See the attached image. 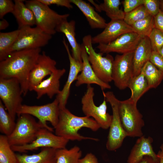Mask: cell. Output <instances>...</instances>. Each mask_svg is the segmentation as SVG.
<instances>
[{
  "label": "cell",
  "instance_id": "41",
  "mask_svg": "<svg viewBox=\"0 0 163 163\" xmlns=\"http://www.w3.org/2000/svg\"><path fill=\"white\" fill-rule=\"evenodd\" d=\"M155 28L163 33V11L161 9L159 12L154 16Z\"/></svg>",
  "mask_w": 163,
  "mask_h": 163
},
{
  "label": "cell",
  "instance_id": "24",
  "mask_svg": "<svg viewBox=\"0 0 163 163\" xmlns=\"http://www.w3.org/2000/svg\"><path fill=\"white\" fill-rule=\"evenodd\" d=\"M24 1H14V7L12 13L16 19L19 29L26 27H32L36 24L33 12L27 6Z\"/></svg>",
  "mask_w": 163,
  "mask_h": 163
},
{
  "label": "cell",
  "instance_id": "9",
  "mask_svg": "<svg viewBox=\"0 0 163 163\" xmlns=\"http://www.w3.org/2000/svg\"><path fill=\"white\" fill-rule=\"evenodd\" d=\"M19 29L18 36L10 50V55L16 51L41 48L46 45L52 37V35L36 26L26 27Z\"/></svg>",
  "mask_w": 163,
  "mask_h": 163
},
{
  "label": "cell",
  "instance_id": "25",
  "mask_svg": "<svg viewBox=\"0 0 163 163\" xmlns=\"http://www.w3.org/2000/svg\"><path fill=\"white\" fill-rule=\"evenodd\" d=\"M56 150L52 148H44L37 154H17L18 163H56Z\"/></svg>",
  "mask_w": 163,
  "mask_h": 163
},
{
  "label": "cell",
  "instance_id": "4",
  "mask_svg": "<svg viewBox=\"0 0 163 163\" xmlns=\"http://www.w3.org/2000/svg\"><path fill=\"white\" fill-rule=\"evenodd\" d=\"M18 117L13 131L7 136L11 146L30 143L36 139L40 130L45 128L40 122L37 121L30 115L23 114Z\"/></svg>",
  "mask_w": 163,
  "mask_h": 163
},
{
  "label": "cell",
  "instance_id": "32",
  "mask_svg": "<svg viewBox=\"0 0 163 163\" xmlns=\"http://www.w3.org/2000/svg\"><path fill=\"white\" fill-rule=\"evenodd\" d=\"M6 110L0 100V130L4 135L8 136L13 131L16 123Z\"/></svg>",
  "mask_w": 163,
  "mask_h": 163
},
{
  "label": "cell",
  "instance_id": "37",
  "mask_svg": "<svg viewBox=\"0 0 163 163\" xmlns=\"http://www.w3.org/2000/svg\"><path fill=\"white\" fill-rule=\"evenodd\" d=\"M14 7V2L12 0H0V19L3 18L8 13H12Z\"/></svg>",
  "mask_w": 163,
  "mask_h": 163
},
{
  "label": "cell",
  "instance_id": "5",
  "mask_svg": "<svg viewBox=\"0 0 163 163\" xmlns=\"http://www.w3.org/2000/svg\"><path fill=\"white\" fill-rule=\"evenodd\" d=\"M137 104L130 98L120 101V118L127 136L139 137L143 136L142 129L144 126V122L142 115L137 108Z\"/></svg>",
  "mask_w": 163,
  "mask_h": 163
},
{
  "label": "cell",
  "instance_id": "46",
  "mask_svg": "<svg viewBox=\"0 0 163 163\" xmlns=\"http://www.w3.org/2000/svg\"><path fill=\"white\" fill-rule=\"evenodd\" d=\"M88 1L90 2L92 4H93L96 10L97 11H98V12H101L100 7H99V5H97V4H96L93 1L90 0H88Z\"/></svg>",
  "mask_w": 163,
  "mask_h": 163
},
{
  "label": "cell",
  "instance_id": "10",
  "mask_svg": "<svg viewBox=\"0 0 163 163\" xmlns=\"http://www.w3.org/2000/svg\"><path fill=\"white\" fill-rule=\"evenodd\" d=\"M22 95L21 86L17 79L0 78V100L14 120L22 105Z\"/></svg>",
  "mask_w": 163,
  "mask_h": 163
},
{
  "label": "cell",
  "instance_id": "28",
  "mask_svg": "<svg viewBox=\"0 0 163 163\" xmlns=\"http://www.w3.org/2000/svg\"><path fill=\"white\" fill-rule=\"evenodd\" d=\"M20 29L8 32L0 33V61L6 58L10 55L9 51L17 40Z\"/></svg>",
  "mask_w": 163,
  "mask_h": 163
},
{
  "label": "cell",
  "instance_id": "21",
  "mask_svg": "<svg viewBox=\"0 0 163 163\" xmlns=\"http://www.w3.org/2000/svg\"><path fill=\"white\" fill-rule=\"evenodd\" d=\"M152 51L148 37H142L133 52V77L139 75L144 65L149 61Z\"/></svg>",
  "mask_w": 163,
  "mask_h": 163
},
{
  "label": "cell",
  "instance_id": "38",
  "mask_svg": "<svg viewBox=\"0 0 163 163\" xmlns=\"http://www.w3.org/2000/svg\"><path fill=\"white\" fill-rule=\"evenodd\" d=\"M125 14L130 12L143 5L144 0H124L122 2Z\"/></svg>",
  "mask_w": 163,
  "mask_h": 163
},
{
  "label": "cell",
  "instance_id": "39",
  "mask_svg": "<svg viewBox=\"0 0 163 163\" xmlns=\"http://www.w3.org/2000/svg\"><path fill=\"white\" fill-rule=\"evenodd\" d=\"M149 61L163 73V57L158 52L152 50Z\"/></svg>",
  "mask_w": 163,
  "mask_h": 163
},
{
  "label": "cell",
  "instance_id": "36",
  "mask_svg": "<svg viewBox=\"0 0 163 163\" xmlns=\"http://www.w3.org/2000/svg\"><path fill=\"white\" fill-rule=\"evenodd\" d=\"M143 5L149 15L153 17L158 14L160 9V0H144Z\"/></svg>",
  "mask_w": 163,
  "mask_h": 163
},
{
  "label": "cell",
  "instance_id": "14",
  "mask_svg": "<svg viewBox=\"0 0 163 163\" xmlns=\"http://www.w3.org/2000/svg\"><path fill=\"white\" fill-rule=\"evenodd\" d=\"M142 38L135 32L128 33L108 43L98 44L96 48L102 54L115 52L123 54L133 52Z\"/></svg>",
  "mask_w": 163,
  "mask_h": 163
},
{
  "label": "cell",
  "instance_id": "16",
  "mask_svg": "<svg viewBox=\"0 0 163 163\" xmlns=\"http://www.w3.org/2000/svg\"><path fill=\"white\" fill-rule=\"evenodd\" d=\"M62 42L68 54L70 63V68L66 82L62 89L56 97L59 101L60 109L66 108L69 96L71 86L73 82L76 80L79 73L81 72L83 67L82 62L76 60L72 56L69 51L68 43H66L64 38Z\"/></svg>",
  "mask_w": 163,
  "mask_h": 163
},
{
  "label": "cell",
  "instance_id": "23",
  "mask_svg": "<svg viewBox=\"0 0 163 163\" xmlns=\"http://www.w3.org/2000/svg\"><path fill=\"white\" fill-rule=\"evenodd\" d=\"M75 5L85 16L92 29H103L106 26L105 20L94 10L90 4L82 0H70Z\"/></svg>",
  "mask_w": 163,
  "mask_h": 163
},
{
  "label": "cell",
  "instance_id": "31",
  "mask_svg": "<svg viewBox=\"0 0 163 163\" xmlns=\"http://www.w3.org/2000/svg\"><path fill=\"white\" fill-rule=\"evenodd\" d=\"M14 151L9 144L7 136L0 135V163H18Z\"/></svg>",
  "mask_w": 163,
  "mask_h": 163
},
{
  "label": "cell",
  "instance_id": "17",
  "mask_svg": "<svg viewBox=\"0 0 163 163\" xmlns=\"http://www.w3.org/2000/svg\"><path fill=\"white\" fill-rule=\"evenodd\" d=\"M104 29L101 33L92 37V44H107L123 34L134 32L131 26L123 20H111Z\"/></svg>",
  "mask_w": 163,
  "mask_h": 163
},
{
  "label": "cell",
  "instance_id": "7",
  "mask_svg": "<svg viewBox=\"0 0 163 163\" xmlns=\"http://www.w3.org/2000/svg\"><path fill=\"white\" fill-rule=\"evenodd\" d=\"M103 95L107 102L110 104L112 110V118L106 143L107 149L114 151L121 147L127 136L121 124L119 111L120 100L111 91L105 92L102 90Z\"/></svg>",
  "mask_w": 163,
  "mask_h": 163
},
{
  "label": "cell",
  "instance_id": "26",
  "mask_svg": "<svg viewBox=\"0 0 163 163\" xmlns=\"http://www.w3.org/2000/svg\"><path fill=\"white\" fill-rule=\"evenodd\" d=\"M128 88L130 89L131 92L130 98L136 103L141 97L150 89L147 81L141 72L133 77Z\"/></svg>",
  "mask_w": 163,
  "mask_h": 163
},
{
  "label": "cell",
  "instance_id": "22",
  "mask_svg": "<svg viewBox=\"0 0 163 163\" xmlns=\"http://www.w3.org/2000/svg\"><path fill=\"white\" fill-rule=\"evenodd\" d=\"M75 22L74 20L69 22L67 20L62 21L56 27V32L63 33L72 48V56L76 60L82 62L81 45L78 43L75 38Z\"/></svg>",
  "mask_w": 163,
  "mask_h": 163
},
{
  "label": "cell",
  "instance_id": "40",
  "mask_svg": "<svg viewBox=\"0 0 163 163\" xmlns=\"http://www.w3.org/2000/svg\"><path fill=\"white\" fill-rule=\"evenodd\" d=\"M43 4L49 6L51 5H56L57 6H63L68 9L73 8V6L70 0H39Z\"/></svg>",
  "mask_w": 163,
  "mask_h": 163
},
{
  "label": "cell",
  "instance_id": "13",
  "mask_svg": "<svg viewBox=\"0 0 163 163\" xmlns=\"http://www.w3.org/2000/svg\"><path fill=\"white\" fill-rule=\"evenodd\" d=\"M69 140L54 134L45 128L39 132L36 139L32 142L23 145L12 146V150L20 152L33 151L40 148H50L58 149L66 148Z\"/></svg>",
  "mask_w": 163,
  "mask_h": 163
},
{
  "label": "cell",
  "instance_id": "8",
  "mask_svg": "<svg viewBox=\"0 0 163 163\" xmlns=\"http://www.w3.org/2000/svg\"><path fill=\"white\" fill-rule=\"evenodd\" d=\"M94 88L91 85H88L86 91L81 99L82 110L85 116L93 118L99 124L100 128L107 129L109 128L112 120V115L107 112V101L104 98L99 106L94 102Z\"/></svg>",
  "mask_w": 163,
  "mask_h": 163
},
{
  "label": "cell",
  "instance_id": "18",
  "mask_svg": "<svg viewBox=\"0 0 163 163\" xmlns=\"http://www.w3.org/2000/svg\"><path fill=\"white\" fill-rule=\"evenodd\" d=\"M81 47L83 67L80 74L76 78L75 86L78 87L83 84L88 85L95 84L99 86L102 90L110 89L111 86L109 83L102 81L96 75L89 62L88 54L82 44Z\"/></svg>",
  "mask_w": 163,
  "mask_h": 163
},
{
  "label": "cell",
  "instance_id": "19",
  "mask_svg": "<svg viewBox=\"0 0 163 163\" xmlns=\"http://www.w3.org/2000/svg\"><path fill=\"white\" fill-rule=\"evenodd\" d=\"M66 69H57L46 79L43 80L32 89L36 92L37 98L40 99L44 95H46L52 98L55 95H57L60 92V80L66 72Z\"/></svg>",
  "mask_w": 163,
  "mask_h": 163
},
{
  "label": "cell",
  "instance_id": "6",
  "mask_svg": "<svg viewBox=\"0 0 163 163\" xmlns=\"http://www.w3.org/2000/svg\"><path fill=\"white\" fill-rule=\"evenodd\" d=\"M92 38L89 34L85 36L82 39V44L85 48L88 60L96 75L102 81L109 83L112 81L114 59L110 54L103 56L102 53H97L93 47Z\"/></svg>",
  "mask_w": 163,
  "mask_h": 163
},
{
  "label": "cell",
  "instance_id": "44",
  "mask_svg": "<svg viewBox=\"0 0 163 163\" xmlns=\"http://www.w3.org/2000/svg\"><path fill=\"white\" fill-rule=\"evenodd\" d=\"M138 163H156V161L151 156H144Z\"/></svg>",
  "mask_w": 163,
  "mask_h": 163
},
{
  "label": "cell",
  "instance_id": "12",
  "mask_svg": "<svg viewBox=\"0 0 163 163\" xmlns=\"http://www.w3.org/2000/svg\"><path fill=\"white\" fill-rule=\"evenodd\" d=\"M133 52L116 55L113 62L112 81L119 89L128 87L133 77Z\"/></svg>",
  "mask_w": 163,
  "mask_h": 163
},
{
  "label": "cell",
  "instance_id": "48",
  "mask_svg": "<svg viewBox=\"0 0 163 163\" xmlns=\"http://www.w3.org/2000/svg\"><path fill=\"white\" fill-rule=\"evenodd\" d=\"M158 53L162 56L163 57V46L161 48Z\"/></svg>",
  "mask_w": 163,
  "mask_h": 163
},
{
  "label": "cell",
  "instance_id": "47",
  "mask_svg": "<svg viewBox=\"0 0 163 163\" xmlns=\"http://www.w3.org/2000/svg\"><path fill=\"white\" fill-rule=\"evenodd\" d=\"M160 8L163 11V0H160Z\"/></svg>",
  "mask_w": 163,
  "mask_h": 163
},
{
  "label": "cell",
  "instance_id": "33",
  "mask_svg": "<svg viewBox=\"0 0 163 163\" xmlns=\"http://www.w3.org/2000/svg\"><path fill=\"white\" fill-rule=\"evenodd\" d=\"M134 32L142 37H148L155 28L154 17L149 15L131 26Z\"/></svg>",
  "mask_w": 163,
  "mask_h": 163
},
{
  "label": "cell",
  "instance_id": "11",
  "mask_svg": "<svg viewBox=\"0 0 163 163\" xmlns=\"http://www.w3.org/2000/svg\"><path fill=\"white\" fill-rule=\"evenodd\" d=\"M60 110L59 101L56 98L52 102L43 105L22 104L18 111L17 115L26 114L35 117L45 128L53 132V128L49 126L46 122H50L55 128L59 121Z\"/></svg>",
  "mask_w": 163,
  "mask_h": 163
},
{
  "label": "cell",
  "instance_id": "1",
  "mask_svg": "<svg viewBox=\"0 0 163 163\" xmlns=\"http://www.w3.org/2000/svg\"><path fill=\"white\" fill-rule=\"evenodd\" d=\"M41 48L13 52L0 61V78H15L18 81L23 95L29 91L28 81L30 72L40 54Z\"/></svg>",
  "mask_w": 163,
  "mask_h": 163
},
{
  "label": "cell",
  "instance_id": "3",
  "mask_svg": "<svg viewBox=\"0 0 163 163\" xmlns=\"http://www.w3.org/2000/svg\"><path fill=\"white\" fill-rule=\"evenodd\" d=\"M25 2L27 6L34 13L36 26L52 36L56 33L57 27L62 21L67 20L69 16V14L58 13L39 0H27Z\"/></svg>",
  "mask_w": 163,
  "mask_h": 163
},
{
  "label": "cell",
  "instance_id": "45",
  "mask_svg": "<svg viewBox=\"0 0 163 163\" xmlns=\"http://www.w3.org/2000/svg\"><path fill=\"white\" fill-rule=\"evenodd\" d=\"M9 25L8 21L4 18L0 20V30H4L7 28Z\"/></svg>",
  "mask_w": 163,
  "mask_h": 163
},
{
  "label": "cell",
  "instance_id": "35",
  "mask_svg": "<svg viewBox=\"0 0 163 163\" xmlns=\"http://www.w3.org/2000/svg\"><path fill=\"white\" fill-rule=\"evenodd\" d=\"M148 37L152 50L158 52L163 46V33L154 28Z\"/></svg>",
  "mask_w": 163,
  "mask_h": 163
},
{
  "label": "cell",
  "instance_id": "15",
  "mask_svg": "<svg viewBox=\"0 0 163 163\" xmlns=\"http://www.w3.org/2000/svg\"><path fill=\"white\" fill-rule=\"evenodd\" d=\"M56 62L47 56L45 51L40 53L29 74V91L41 82L46 76L50 75L56 69Z\"/></svg>",
  "mask_w": 163,
  "mask_h": 163
},
{
  "label": "cell",
  "instance_id": "29",
  "mask_svg": "<svg viewBox=\"0 0 163 163\" xmlns=\"http://www.w3.org/2000/svg\"><path fill=\"white\" fill-rule=\"evenodd\" d=\"M120 0H104L99 5L101 11L105 12L111 20H123L125 13L120 8Z\"/></svg>",
  "mask_w": 163,
  "mask_h": 163
},
{
  "label": "cell",
  "instance_id": "2",
  "mask_svg": "<svg viewBox=\"0 0 163 163\" xmlns=\"http://www.w3.org/2000/svg\"><path fill=\"white\" fill-rule=\"evenodd\" d=\"M83 127L93 131H97L100 128L97 123L91 117L76 116L66 108L60 109L59 121L54 128L55 134L69 140H98L97 138L84 136L79 134L78 131Z\"/></svg>",
  "mask_w": 163,
  "mask_h": 163
},
{
  "label": "cell",
  "instance_id": "20",
  "mask_svg": "<svg viewBox=\"0 0 163 163\" xmlns=\"http://www.w3.org/2000/svg\"><path fill=\"white\" fill-rule=\"evenodd\" d=\"M152 138L142 136L136 140L131 151L128 158L127 163H138L145 156L152 157L156 161L158 159L157 155L153 150L152 143Z\"/></svg>",
  "mask_w": 163,
  "mask_h": 163
},
{
  "label": "cell",
  "instance_id": "27",
  "mask_svg": "<svg viewBox=\"0 0 163 163\" xmlns=\"http://www.w3.org/2000/svg\"><path fill=\"white\" fill-rule=\"evenodd\" d=\"M141 72L145 76L150 89L157 87L163 79V73L149 61L144 65Z\"/></svg>",
  "mask_w": 163,
  "mask_h": 163
},
{
  "label": "cell",
  "instance_id": "42",
  "mask_svg": "<svg viewBox=\"0 0 163 163\" xmlns=\"http://www.w3.org/2000/svg\"><path fill=\"white\" fill-rule=\"evenodd\" d=\"M78 163H98L95 156L91 153L87 154L82 158L80 159Z\"/></svg>",
  "mask_w": 163,
  "mask_h": 163
},
{
  "label": "cell",
  "instance_id": "34",
  "mask_svg": "<svg viewBox=\"0 0 163 163\" xmlns=\"http://www.w3.org/2000/svg\"><path fill=\"white\" fill-rule=\"evenodd\" d=\"M149 15V14L143 5L130 12L125 14L123 21L127 24L131 26Z\"/></svg>",
  "mask_w": 163,
  "mask_h": 163
},
{
  "label": "cell",
  "instance_id": "30",
  "mask_svg": "<svg viewBox=\"0 0 163 163\" xmlns=\"http://www.w3.org/2000/svg\"><path fill=\"white\" fill-rule=\"evenodd\" d=\"M82 155L80 148L75 146L69 149L66 148L57 149L56 163H78Z\"/></svg>",
  "mask_w": 163,
  "mask_h": 163
},
{
  "label": "cell",
  "instance_id": "43",
  "mask_svg": "<svg viewBox=\"0 0 163 163\" xmlns=\"http://www.w3.org/2000/svg\"><path fill=\"white\" fill-rule=\"evenodd\" d=\"M160 149L157 154L158 159L156 163H163V143L160 146Z\"/></svg>",
  "mask_w": 163,
  "mask_h": 163
}]
</instances>
